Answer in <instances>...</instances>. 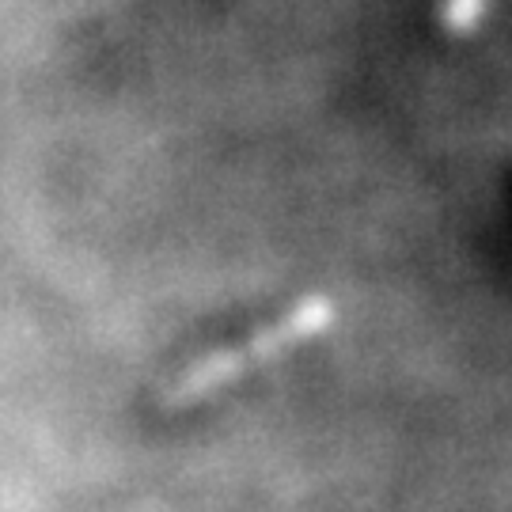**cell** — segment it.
I'll use <instances>...</instances> for the list:
<instances>
[{
  "label": "cell",
  "mask_w": 512,
  "mask_h": 512,
  "mask_svg": "<svg viewBox=\"0 0 512 512\" xmlns=\"http://www.w3.org/2000/svg\"><path fill=\"white\" fill-rule=\"evenodd\" d=\"M330 323H334V304H330L327 296H311L304 304H296L289 315H281L274 327L258 330L255 338H247L243 346L217 349V353H209L202 361H194L186 372H179V376L167 384L160 403H164L167 410H183V406L202 403L209 395H217L224 384L247 376L251 368L266 365V361L281 357L285 349H293V346H300V342L315 338V334H323Z\"/></svg>",
  "instance_id": "obj_1"
},
{
  "label": "cell",
  "mask_w": 512,
  "mask_h": 512,
  "mask_svg": "<svg viewBox=\"0 0 512 512\" xmlns=\"http://www.w3.org/2000/svg\"><path fill=\"white\" fill-rule=\"evenodd\" d=\"M490 12V0H440V19L452 35H471Z\"/></svg>",
  "instance_id": "obj_2"
}]
</instances>
